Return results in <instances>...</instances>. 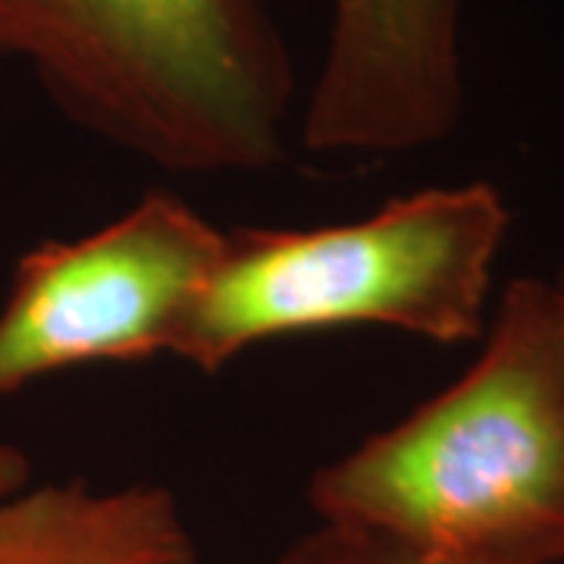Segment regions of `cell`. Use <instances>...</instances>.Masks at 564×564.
Listing matches in <instances>:
<instances>
[{"label": "cell", "mask_w": 564, "mask_h": 564, "mask_svg": "<svg viewBox=\"0 0 564 564\" xmlns=\"http://www.w3.org/2000/svg\"><path fill=\"white\" fill-rule=\"evenodd\" d=\"M314 521L436 564H564V358L545 276L502 289L477 358L317 467Z\"/></svg>", "instance_id": "cell-1"}, {"label": "cell", "mask_w": 564, "mask_h": 564, "mask_svg": "<svg viewBox=\"0 0 564 564\" xmlns=\"http://www.w3.org/2000/svg\"><path fill=\"white\" fill-rule=\"evenodd\" d=\"M0 61L163 173L258 176L289 158L299 79L263 0H0Z\"/></svg>", "instance_id": "cell-2"}, {"label": "cell", "mask_w": 564, "mask_h": 564, "mask_svg": "<svg viewBox=\"0 0 564 564\" xmlns=\"http://www.w3.org/2000/svg\"><path fill=\"white\" fill-rule=\"evenodd\" d=\"M508 232L486 180L404 192L358 220L226 229L176 361L220 373L258 345L339 329L480 343Z\"/></svg>", "instance_id": "cell-3"}, {"label": "cell", "mask_w": 564, "mask_h": 564, "mask_svg": "<svg viewBox=\"0 0 564 564\" xmlns=\"http://www.w3.org/2000/svg\"><path fill=\"white\" fill-rule=\"evenodd\" d=\"M226 229L151 188L120 217L22 254L0 302V399L91 364L176 358Z\"/></svg>", "instance_id": "cell-4"}, {"label": "cell", "mask_w": 564, "mask_h": 564, "mask_svg": "<svg viewBox=\"0 0 564 564\" xmlns=\"http://www.w3.org/2000/svg\"><path fill=\"white\" fill-rule=\"evenodd\" d=\"M467 0H329L317 76L299 117L314 154H414L464 117Z\"/></svg>", "instance_id": "cell-5"}, {"label": "cell", "mask_w": 564, "mask_h": 564, "mask_svg": "<svg viewBox=\"0 0 564 564\" xmlns=\"http://www.w3.org/2000/svg\"><path fill=\"white\" fill-rule=\"evenodd\" d=\"M0 564H202L180 499L154 484H29L0 496Z\"/></svg>", "instance_id": "cell-6"}, {"label": "cell", "mask_w": 564, "mask_h": 564, "mask_svg": "<svg viewBox=\"0 0 564 564\" xmlns=\"http://www.w3.org/2000/svg\"><path fill=\"white\" fill-rule=\"evenodd\" d=\"M276 564H436L367 530L317 521L280 552Z\"/></svg>", "instance_id": "cell-7"}, {"label": "cell", "mask_w": 564, "mask_h": 564, "mask_svg": "<svg viewBox=\"0 0 564 564\" xmlns=\"http://www.w3.org/2000/svg\"><path fill=\"white\" fill-rule=\"evenodd\" d=\"M32 480V462L20 445L0 443V496Z\"/></svg>", "instance_id": "cell-8"}, {"label": "cell", "mask_w": 564, "mask_h": 564, "mask_svg": "<svg viewBox=\"0 0 564 564\" xmlns=\"http://www.w3.org/2000/svg\"><path fill=\"white\" fill-rule=\"evenodd\" d=\"M545 285H549L552 321H555V336H558V345H562V358H564V261L552 276H545Z\"/></svg>", "instance_id": "cell-9"}]
</instances>
